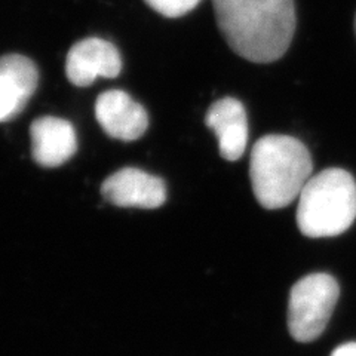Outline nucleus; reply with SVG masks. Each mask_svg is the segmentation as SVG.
Returning <instances> with one entry per match:
<instances>
[{"label":"nucleus","mask_w":356,"mask_h":356,"mask_svg":"<svg viewBox=\"0 0 356 356\" xmlns=\"http://www.w3.org/2000/svg\"><path fill=\"white\" fill-rule=\"evenodd\" d=\"M213 6L222 38L245 60L273 63L291 44L294 0H213Z\"/></svg>","instance_id":"f257e3e1"},{"label":"nucleus","mask_w":356,"mask_h":356,"mask_svg":"<svg viewBox=\"0 0 356 356\" xmlns=\"http://www.w3.org/2000/svg\"><path fill=\"white\" fill-rule=\"evenodd\" d=\"M95 118L108 137L120 141L138 140L149 127L147 111L119 89H111L98 97Z\"/></svg>","instance_id":"0eeeda50"},{"label":"nucleus","mask_w":356,"mask_h":356,"mask_svg":"<svg viewBox=\"0 0 356 356\" xmlns=\"http://www.w3.org/2000/svg\"><path fill=\"white\" fill-rule=\"evenodd\" d=\"M102 195L116 207L154 209L163 205L166 187L159 177L138 168H124L107 177Z\"/></svg>","instance_id":"423d86ee"},{"label":"nucleus","mask_w":356,"mask_h":356,"mask_svg":"<svg viewBox=\"0 0 356 356\" xmlns=\"http://www.w3.org/2000/svg\"><path fill=\"white\" fill-rule=\"evenodd\" d=\"M312 170L309 150L294 137L266 136L251 150L252 192L266 209H281L294 202L310 180Z\"/></svg>","instance_id":"f03ea898"},{"label":"nucleus","mask_w":356,"mask_h":356,"mask_svg":"<svg viewBox=\"0 0 356 356\" xmlns=\"http://www.w3.org/2000/svg\"><path fill=\"white\" fill-rule=\"evenodd\" d=\"M144 2L166 18H178L192 13L200 0H144Z\"/></svg>","instance_id":"9b49d317"},{"label":"nucleus","mask_w":356,"mask_h":356,"mask_svg":"<svg viewBox=\"0 0 356 356\" xmlns=\"http://www.w3.org/2000/svg\"><path fill=\"white\" fill-rule=\"evenodd\" d=\"M39 73L35 63L19 54L0 57V122L17 118L35 94Z\"/></svg>","instance_id":"6e6552de"},{"label":"nucleus","mask_w":356,"mask_h":356,"mask_svg":"<svg viewBox=\"0 0 356 356\" xmlns=\"http://www.w3.org/2000/svg\"><path fill=\"white\" fill-rule=\"evenodd\" d=\"M356 218V183L344 170L330 168L314 177L298 196L297 226L307 238H331Z\"/></svg>","instance_id":"7ed1b4c3"},{"label":"nucleus","mask_w":356,"mask_h":356,"mask_svg":"<svg viewBox=\"0 0 356 356\" xmlns=\"http://www.w3.org/2000/svg\"><path fill=\"white\" fill-rule=\"evenodd\" d=\"M31 154L40 166L55 168L69 161L77 150L73 125L65 119L43 116L30 127Z\"/></svg>","instance_id":"9d476101"},{"label":"nucleus","mask_w":356,"mask_h":356,"mask_svg":"<svg viewBox=\"0 0 356 356\" xmlns=\"http://www.w3.org/2000/svg\"><path fill=\"white\" fill-rule=\"evenodd\" d=\"M205 124L218 138L222 159L235 162L242 158L248 144V119L239 99L232 97L218 99L209 107Z\"/></svg>","instance_id":"1a4fd4ad"},{"label":"nucleus","mask_w":356,"mask_h":356,"mask_svg":"<svg viewBox=\"0 0 356 356\" xmlns=\"http://www.w3.org/2000/svg\"><path fill=\"white\" fill-rule=\"evenodd\" d=\"M355 33H356V15H355Z\"/></svg>","instance_id":"ddd939ff"},{"label":"nucleus","mask_w":356,"mask_h":356,"mask_svg":"<svg viewBox=\"0 0 356 356\" xmlns=\"http://www.w3.org/2000/svg\"><path fill=\"white\" fill-rule=\"evenodd\" d=\"M122 70L118 48L99 38H88L74 43L67 54L65 74L76 86L92 85L98 77L113 79Z\"/></svg>","instance_id":"39448f33"},{"label":"nucleus","mask_w":356,"mask_h":356,"mask_svg":"<svg viewBox=\"0 0 356 356\" xmlns=\"http://www.w3.org/2000/svg\"><path fill=\"white\" fill-rule=\"evenodd\" d=\"M339 296L337 281L327 273L309 275L296 282L288 302V330L293 339L300 343L316 340L327 328Z\"/></svg>","instance_id":"20e7f679"},{"label":"nucleus","mask_w":356,"mask_h":356,"mask_svg":"<svg viewBox=\"0 0 356 356\" xmlns=\"http://www.w3.org/2000/svg\"><path fill=\"white\" fill-rule=\"evenodd\" d=\"M331 356H356V343L341 344L331 353Z\"/></svg>","instance_id":"f8f14e48"}]
</instances>
